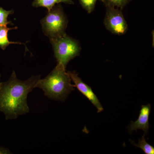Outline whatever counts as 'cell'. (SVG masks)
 <instances>
[{
  "instance_id": "5bb4252c",
  "label": "cell",
  "mask_w": 154,
  "mask_h": 154,
  "mask_svg": "<svg viewBox=\"0 0 154 154\" xmlns=\"http://www.w3.org/2000/svg\"><path fill=\"white\" fill-rule=\"evenodd\" d=\"M12 153L8 149L5 148L0 147V154H8Z\"/></svg>"
},
{
  "instance_id": "52a82bcc",
  "label": "cell",
  "mask_w": 154,
  "mask_h": 154,
  "mask_svg": "<svg viewBox=\"0 0 154 154\" xmlns=\"http://www.w3.org/2000/svg\"><path fill=\"white\" fill-rule=\"evenodd\" d=\"M151 105L149 104L146 105H142L139 116L137 120L135 122L131 121L128 127V131L131 133L134 131L141 129L146 134L149 128V117L151 112Z\"/></svg>"
},
{
  "instance_id": "9a60e30c",
  "label": "cell",
  "mask_w": 154,
  "mask_h": 154,
  "mask_svg": "<svg viewBox=\"0 0 154 154\" xmlns=\"http://www.w3.org/2000/svg\"><path fill=\"white\" fill-rule=\"evenodd\" d=\"M0 79H1V75H0ZM1 85H2V82H0V88H1Z\"/></svg>"
},
{
  "instance_id": "2e32d148",
  "label": "cell",
  "mask_w": 154,
  "mask_h": 154,
  "mask_svg": "<svg viewBox=\"0 0 154 154\" xmlns=\"http://www.w3.org/2000/svg\"><path fill=\"white\" fill-rule=\"evenodd\" d=\"M100 1H101L102 2H103V0H100Z\"/></svg>"
},
{
  "instance_id": "7c38bea8",
  "label": "cell",
  "mask_w": 154,
  "mask_h": 154,
  "mask_svg": "<svg viewBox=\"0 0 154 154\" xmlns=\"http://www.w3.org/2000/svg\"><path fill=\"white\" fill-rule=\"evenodd\" d=\"M14 12V10L6 11L0 7V26H7L8 24L14 25L11 21H8V19L9 15H13Z\"/></svg>"
},
{
  "instance_id": "7a4b0ae2",
  "label": "cell",
  "mask_w": 154,
  "mask_h": 154,
  "mask_svg": "<svg viewBox=\"0 0 154 154\" xmlns=\"http://www.w3.org/2000/svg\"><path fill=\"white\" fill-rule=\"evenodd\" d=\"M71 81L66 68L57 63L47 76L38 80L36 88L42 89L49 99L64 102L69 94L75 90Z\"/></svg>"
},
{
  "instance_id": "3957f363",
  "label": "cell",
  "mask_w": 154,
  "mask_h": 154,
  "mask_svg": "<svg viewBox=\"0 0 154 154\" xmlns=\"http://www.w3.org/2000/svg\"><path fill=\"white\" fill-rule=\"evenodd\" d=\"M68 23L67 17L60 5L54 6L40 20L42 31L49 40L66 34Z\"/></svg>"
},
{
  "instance_id": "30bf717a",
  "label": "cell",
  "mask_w": 154,
  "mask_h": 154,
  "mask_svg": "<svg viewBox=\"0 0 154 154\" xmlns=\"http://www.w3.org/2000/svg\"><path fill=\"white\" fill-rule=\"evenodd\" d=\"M138 141L137 144L134 143L132 141H131V143H132L134 145L142 150L145 154H154V147L146 141V139L145 138V134H144L141 139L138 140Z\"/></svg>"
},
{
  "instance_id": "8fae6325",
  "label": "cell",
  "mask_w": 154,
  "mask_h": 154,
  "mask_svg": "<svg viewBox=\"0 0 154 154\" xmlns=\"http://www.w3.org/2000/svg\"><path fill=\"white\" fill-rule=\"evenodd\" d=\"M131 0H103L102 2L106 7H113L122 9L128 4Z\"/></svg>"
},
{
  "instance_id": "ba28073f",
  "label": "cell",
  "mask_w": 154,
  "mask_h": 154,
  "mask_svg": "<svg viewBox=\"0 0 154 154\" xmlns=\"http://www.w3.org/2000/svg\"><path fill=\"white\" fill-rule=\"evenodd\" d=\"M60 3H66L69 5H73L74 2L72 0H34L32 3V6L34 8L43 7L50 11L56 4Z\"/></svg>"
},
{
  "instance_id": "9c48e42d",
  "label": "cell",
  "mask_w": 154,
  "mask_h": 154,
  "mask_svg": "<svg viewBox=\"0 0 154 154\" xmlns=\"http://www.w3.org/2000/svg\"><path fill=\"white\" fill-rule=\"evenodd\" d=\"M17 27L15 28H9L7 26H0V48L2 50H5L9 45L11 44H17L24 45L25 43H21L19 42H11L9 40L8 38V33L9 30L12 29H17Z\"/></svg>"
},
{
  "instance_id": "6da1fadb",
  "label": "cell",
  "mask_w": 154,
  "mask_h": 154,
  "mask_svg": "<svg viewBox=\"0 0 154 154\" xmlns=\"http://www.w3.org/2000/svg\"><path fill=\"white\" fill-rule=\"evenodd\" d=\"M40 79V76H32L28 79L21 81L13 71L10 79L2 82L0 88V111L6 119H15L19 115L29 112L27 97Z\"/></svg>"
},
{
  "instance_id": "4fadbf2b",
  "label": "cell",
  "mask_w": 154,
  "mask_h": 154,
  "mask_svg": "<svg viewBox=\"0 0 154 154\" xmlns=\"http://www.w3.org/2000/svg\"><path fill=\"white\" fill-rule=\"evenodd\" d=\"M97 0H79L83 8L89 14H91L95 9Z\"/></svg>"
},
{
  "instance_id": "277c9868",
  "label": "cell",
  "mask_w": 154,
  "mask_h": 154,
  "mask_svg": "<svg viewBox=\"0 0 154 154\" xmlns=\"http://www.w3.org/2000/svg\"><path fill=\"white\" fill-rule=\"evenodd\" d=\"M58 64L66 67L69 62L79 55L81 45L76 39L64 34L63 36L50 40Z\"/></svg>"
},
{
  "instance_id": "8992f818",
  "label": "cell",
  "mask_w": 154,
  "mask_h": 154,
  "mask_svg": "<svg viewBox=\"0 0 154 154\" xmlns=\"http://www.w3.org/2000/svg\"><path fill=\"white\" fill-rule=\"evenodd\" d=\"M68 73L72 81L74 83L75 88H76L80 93L85 96L96 107L98 113L102 112L104 108L91 87L84 82L75 72L69 71Z\"/></svg>"
},
{
  "instance_id": "5b68a950",
  "label": "cell",
  "mask_w": 154,
  "mask_h": 154,
  "mask_svg": "<svg viewBox=\"0 0 154 154\" xmlns=\"http://www.w3.org/2000/svg\"><path fill=\"white\" fill-rule=\"evenodd\" d=\"M106 11L104 25L111 33L116 35L125 34L128 26L122 10L117 8L106 7Z\"/></svg>"
}]
</instances>
